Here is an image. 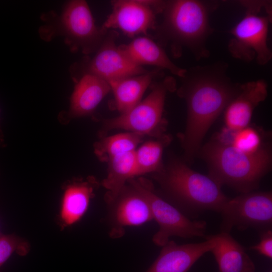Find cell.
<instances>
[{"label":"cell","mask_w":272,"mask_h":272,"mask_svg":"<svg viewBox=\"0 0 272 272\" xmlns=\"http://www.w3.org/2000/svg\"><path fill=\"white\" fill-rule=\"evenodd\" d=\"M228 65L218 62L191 67L182 79L178 95L187 105L185 129L180 136L186 161L191 162L200 149L208 130L239 92L241 84L227 75Z\"/></svg>","instance_id":"1"},{"label":"cell","mask_w":272,"mask_h":272,"mask_svg":"<svg viewBox=\"0 0 272 272\" xmlns=\"http://www.w3.org/2000/svg\"><path fill=\"white\" fill-rule=\"evenodd\" d=\"M154 178L168 201L189 218L206 211L220 213L229 198L211 177L193 170L178 159L171 160Z\"/></svg>","instance_id":"2"},{"label":"cell","mask_w":272,"mask_h":272,"mask_svg":"<svg viewBox=\"0 0 272 272\" xmlns=\"http://www.w3.org/2000/svg\"><path fill=\"white\" fill-rule=\"evenodd\" d=\"M200 154L208 165L210 177L220 186L241 193L257 189L271 165V152L266 145L247 153L215 139L201 148Z\"/></svg>","instance_id":"3"},{"label":"cell","mask_w":272,"mask_h":272,"mask_svg":"<svg viewBox=\"0 0 272 272\" xmlns=\"http://www.w3.org/2000/svg\"><path fill=\"white\" fill-rule=\"evenodd\" d=\"M209 6L195 0L165 1L162 22L156 29L159 40L170 45L173 56H180L184 48L189 49L197 59L209 56L206 42L213 32Z\"/></svg>","instance_id":"4"},{"label":"cell","mask_w":272,"mask_h":272,"mask_svg":"<svg viewBox=\"0 0 272 272\" xmlns=\"http://www.w3.org/2000/svg\"><path fill=\"white\" fill-rule=\"evenodd\" d=\"M41 19L45 22L39 29L42 39L48 42L62 36L71 51L86 55L98 50L109 31L96 26L88 3L83 0L69 1L59 14L50 11Z\"/></svg>","instance_id":"5"},{"label":"cell","mask_w":272,"mask_h":272,"mask_svg":"<svg viewBox=\"0 0 272 272\" xmlns=\"http://www.w3.org/2000/svg\"><path fill=\"white\" fill-rule=\"evenodd\" d=\"M242 4L246 8L245 13L230 31L232 37L228 43V51L235 58L246 62L255 59L258 64L265 65L272 58L267 42L271 15L259 14L262 8H271L270 3L244 1Z\"/></svg>","instance_id":"6"},{"label":"cell","mask_w":272,"mask_h":272,"mask_svg":"<svg viewBox=\"0 0 272 272\" xmlns=\"http://www.w3.org/2000/svg\"><path fill=\"white\" fill-rule=\"evenodd\" d=\"M148 96L128 111L120 115L104 120L101 133L114 129H122L144 136L159 137L165 122L163 118L166 96L168 92L176 90L174 78L162 77L151 86Z\"/></svg>","instance_id":"7"},{"label":"cell","mask_w":272,"mask_h":272,"mask_svg":"<svg viewBox=\"0 0 272 272\" xmlns=\"http://www.w3.org/2000/svg\"><path fill=\"white\" fill-rule=\"evenodd\" d=\"M128 183L139 190L146 198L153 219L159 229L152 238L153 242L162 247L172 236L191 238L206 236L207 223L203 220H191L176 207L160 196L152 183L143 177L133 178Z\"/></svg>","instance_id":"8"},{"label":"cell","mask_w":272,"mask_h":272,"mask_svg":"<svg viewBox=\"0 0 272 272\" xmlns=\"http://www.w3.org/2000/svg\"><path fill=\"white\" fill-rule=\"evenodd\" d=\"M220 214L222 232L230 233L234 227L241 231L251 228L260 232L271 229L272 193L252 191L228 198Z\"/></svg>","instance_id":"9"},{"label":"cell","mask_w":272,"mask_h":272,"mask_svg":"<svg viewBox=\"0 0 272 272\" xmlns=\"http://www.w3.org/2000/svg\"><path fill=\"white\" fill-rule=\"evenodd\" d=\"M112 11L101 26L110 30L117 29L130 38L156 29V15L162 13L165 1L115 0Z\"/></svg>","instance_id":"10"},{"label":"cell","mask_w":272,"mask_h":272,"mask_svg":"<svg viewBox=\"0 0 272 272\" xmlns=\"http://www.w3.org/2000/svg\"><path fill=\"white\" fill-rule=\"evenodd\" d=\"M118 37L117 31H108L93 57L82 64L81 75L90 74L109 83L148 71L134 63L120 49L116 43Z\"/></svg>","instance_id":"11"},{"label":"cell","mask_w":272,"mask_h":272,"mask_svg":"<svg viewBox=\"0 0 272 272\" xmlns=\"http://www.w3.org/2000/svg\"><path fill=\"white\" fill-rule=\"evenodd\" d=\"M108 205L110 227L109 234L112 238L123 236L127 227L141 226L153 220L146 198L129 184Z\"/></svg>","instance_id":"12"},{"label":"cell","mask_w":272,"mask_h":272,"mask_svg":"<svg viewBox=\"0 0 272 272\" xmlns=\"http://www.w3.org/2000/svg\"><path fill=\"white\" fill-rule=\"evenodd\" d=\"M198 243L178 244L169 240L145 272H187L205 254L210 252L214 242L209 235Z\"/></svg>","instance_id":"13"},{"label":"cell","mask_w":272,"mask_h":272,"mask_svg":"<svg viewBox=\"0 0 272 272\" xmlns=\"http://www.w3.org/2000/svg\"><path fill=\"white\" fill-rule=\"evenodd\" d=\"M267 95V85L263 80L242 84L224 111L225 127L235 131L248 126L255 108Z\"/></svg>","instance_id":"14"},{"label":"cell","mask_w":272,"mask_h":272,"mask_svg":"<svg viewBox=\"0 0 272 272\" xmlns=\"http://www.w3.org/2000/svg\"><path fill=\"white\" fill-rule=\"evenodd\" d=\"M75 81L66 113L68 118L90 115L111 91L107 81L90 74L81 75Z\"/></svg>","instance_id":"15"},{"label":"cell","mask_w":272,"mask_h":272,"mask_svg":"<svg viewBox=\"0 0 272 272\" xmlns=\"http://www.w3.org/2000/svg\"><path fill=\"white\" fill-rule=\"evenodd\" d=\"M119 47L131 61L139 66L153 65L167 70L181 78L186 72L187 70L172 61L160 44L148 37H135L129 43Z\"/></svg>","instance_id":"16"},{"label":"cell","mask_w":272,"mask_h":272,"mask_svg":"<svg viewBox=\"0 0 272 272\" xmlns=\"http://www.w3.org/2000/svg\"><path fill=\"white\" fill-rule=\"evenodd\" d=\"M162 69L151 71L109 82L114 99L111 106L120 114L125 113L138 104L149 87L158 78L164 77Z\"/></svg>","instance_id":"17"},{"label":"cell","mask_w":272,"mask_h":272,"mask_svg":"<svg viewBox=\"0 0 272 272\" xmlns=\"http://www.w3.org/2000/svg\"><path fill=\"white\" fill-rule=\"evenodd\" d=\"M214 242L210 252L218 265V272H255V265L245 248L230 233L209 235Z\"/></svg>","instance_id":"18"},{"label":"cell","mask_w":272,"mask_h":272,"mask_svg":"<svg viewBox=\"0 0 272 272\" xmlns=\"http://www.w3.org/2000/svg\"><path fill=\"white\" fill-rule=\"evenodd\" d=\"M97 185L93 177L87 180H75L67 184L64 190L59 213L62 225L71 226L83 217L94 196Z\"/></svg>","instance_id":"19"},{"label":"cell","mask_w":272,"mask_h":272,"mask_svg":"<svg viewBox=\"0 0 272 272\" xmlns=\"http://www.w3.org/2000/svg\"><path fill=\"white\" fill-rule=\"evenodd\" d=\"M135 150L116 156L108 161L107 175L101 182L107 190L105 199L107 204L116 198L129 180L135 177Z\"/></svg>","instance_id":"20"},{"label":"cell","mask_w":272,"mask_h":272,"mask_svg":"<svg viewBox=\"0 0 272 272\" xmlns=\"http://www.w3.org/2000/svg\"><path fill=\"white\" fill-rule=\"evenodd\" d=\"M170 141L169 135L163 134L157 140L145 142L135 149V177L149 173H156L162 170L163 150Z\"/></svg>","instance_id":"21"},{"label":"cell","mask_w":272,"mask_h":272,"mask_svg":"<svg viewBox=\"0 0 272 272\" xmlns=\"http://www.w3.org/2000/svg\"><path fill=\"white\" fill-rule=\"evenodd\" d=\"M144 135L127 132L103 137L94 144V153L99 160L108 162L112 158L133 151Z\"/></svg>","instance_id":"22"},{"label":"cell","mask_w":272,"mask_h":272,"mask_svg":"<svg viewBox=\"0 0 272 272\" xmlns=\"http://www.w3.org/2000/svg\"><path fill=\"white\" fill-rule=\"evenodd\" d=\"M230 145L235 148L247 153H254L264 145L259 132L249 125L235 131Z\"/></svg>","instance_id":"23"},{"label":"cell","mask_w":272,"mask_h":272,"mask_svg":"<svg viewBox=\"0 0 272 272\" xmlns=\"http://www.w3.org/2000/svg\"><path fill=\"white\" fill-rule=\"evenodd\" d=\"M27 243L13 235H0V267L16 251L26 254L28 251Z\"/></svg>","instance_id":"24"},{"label":"cell","mask_w":272,"mask_h":272,"mask_svg":"<svg viewBox=\"0 0 272 272\" xmlns=\"http://www.w3.org/2000/svg\"><path fill=\"white\" fill-rule=\"evenodd\" d=\"M261 255L269 259L272 258V232L271 230H267L260 232V241L249 247Z\"/></svg>","instance_id":"25"},{"label":"cell","mask_w":272,"mask_h":272,"mask_svg":"<svg viewBox=\"0 0 272 272\" xmlns=\"http://www.w3.org/2000/svg\"><path fill=\"white\" fill-rule=\"evenodd\" d=\"M0 144H4L3 135L0 128Z\"/></svg>","instance_id":"26"},{"label":"cell","mask_w":272,"mask_h":272,"mask_svg":"<svg viewBox=\"0 0 272 272\" xmlns=\"http://www.w3.org/2000/svg\"><path fill=\"white\" fill-rule=\"evenodd\" d=\"M268 272H271V270H270V271H268Z\"/></svg>","instance_id":"27"}]
</instances>
